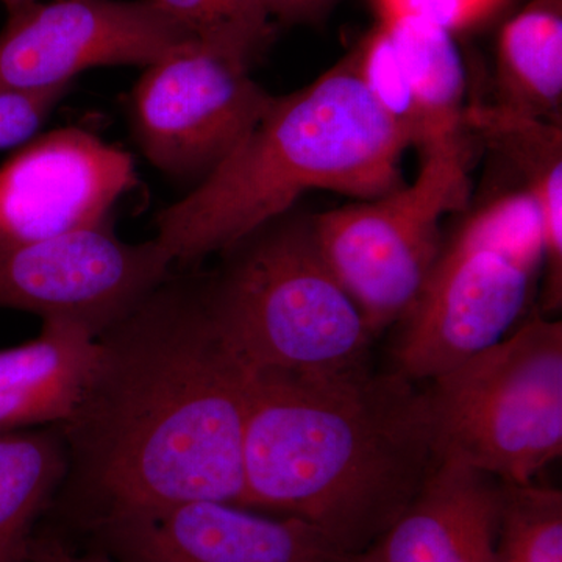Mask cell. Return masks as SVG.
I'll return each instance as SVG.
<instances>
[{
  "label": "cell",
  "instance_id": "cell-20",
  "mask_svg": "<svg viewBox=\"0 0 562 562\" xmlns=\"http://www.w3.org/2000/svg\"><path fill=\"white\" fill-rule=\"evenodd\" d=\"M497 562H562V492L503 484Z\"/></svg>",
  "mask_w": 562,
  "mask_h": 562
},
{
  "label": "cell",
  "instance_id": "cell-12",
  "mask_svg": "<svg viewBox=\"0 0 562 562\" xmlns=\"http://www.w3.org/2000/svg\"><path fill=\"white\" fill-rule=\"evenodd\" d=\"M135 183L132 155L94 133L68 127L36 136L0 166V243L102 227Z\"/></svg>",
  "mask_w": 562,
  "mask_h": 562
},
{
  "label": "cell",
  "instance_id": "cell-4",
  "mask_svg": "<svg viewBox=\"0 0 562 562\" xmlns=\"http://www.w3.org/2000/svg\"><path fill=\"white\" fill-rule=\"evenodd\" d=\"M202 283L227 341L257 372H338L366 364L372 331L322 257L312 222L276 220Z\"/></svg>",
  "mask_w": 562,
  "mask_h": 562
},
{
  "label": "cell",
  "instance_id": "cell-21",
  "mask_svg": "<svg viewBox=\"0 0 562 562\" xmlns=\"http://www.w3.org/2000/svg\"><path fill=\"white\" fill-rule=\"evenodd\" d=\"M508 0H372L380 21L416 16L450 33L475 27L505 9Z\"/></svg>",
  "mask_w": 562,
  "mask_h": 562
},
{
  "label": "cell",
  "instance_id": "cell-14",
  "mask_svg": "<svg viewBox=\"0 0 562 562\" xmlns=\"http://www.w3.org/2000/svg\"><path fill=\"white\" fill-rule=\"evenodd\" d=\"M95 357L98 335L66 321H43L35 339L0 350V432L66 424L80 405Z\"/></svg>",
  "mask_w": 562,
  "mask_h": 562
},
{
  "label": "cell",
  "instance_id": "cell-7",
  "mask_svg": "<svg viewBox=\"0 0 562 562\" xmlns=\"http://www.w3.org/2000/svg\"><path fill=\"white\" fill-rule=\"evenodd\" d=\"M468 132L424 151L408 187L314 216V239L372 335L402 321L442 247L441 221L471 194Z\"/></svg>",
  "mask_w": 562,
  "mask_h": 562
},
{
  "label": "cell",
  "instance_id": "cell-22",
  "mask_svg": "<svg viewBox=\"0 0 562 562\" xmlns=\"http://www.w3.org/2000/svg\"><path fill=\"white\" fill-rule=\"evenodd\" d=\"M69 87L38 92H0V149L35 138Z\"/></svg>",
  "mask_w": 562,
  "mask_h": 562
},
{
  "label": "cell",
  "instance_id": "cell-1",
  "mask_svg": "<svg viewBox=\"0 0 562 562\" xmlns=\"http://www.w3.org/2000/svg\"><path fill=\"white\" fill-rule=\"evenodd\" d=\"M255 369L227 341L194 281H162L98 336L80 405L57 427L61 486L90 522L181 502L241 505Z\"/></svg>",
  "mask_w": 562,
  "mask_h": 562
},
{
  "label": "cell",
  "instance_id": "cell-19",
  "mask_svg": "<svg viewBox=\"0 0 562 562\" xmlns=\"http://www.w3.org/2000/svg\"><path fill=\"white\" fill-rule=\"evenodd\" d=\"M192 38L249 66L268 46L272 18L261 0H147Z\"/></svg>",
  "mask_w": 562,
  "mask_h": 562
},
{
  "label": "cell",
  "instance_id": "cell-25",
  "mask_svg": "<svg viewBox=\"0 0 562 562\" xmlns=\"http://www.w3.org/2000/svg\"><path fill=\"white\" fill-rule=\"evenodd\" d=\"M31 2H33V0H0V3L5 7L9 13H11V11L21 9V7L27 5V3Z\"/></svg>",
  "mask_w": 562,
  "mask_h": 562
},
{
  "label": "cell",
  "instance_id": "cell-24",
  "mask_svg": "<svg viewBox=\"0 0 562 562\" xmlns=\"http://www.w3.org/2000/svg\"><path fill=\"white\" fill-rule=\"evenodd\" d=\"M269 16L295 22L313 20L331 5L333 0H261Z\"/></svg>",
  "mask_w": 562,
  "mask_h": 562
},
{
  "label": "cell",
  "instance_id": "cell-10",
  "mask_svg": "<svg viewBox=\"0 0 562 562\" xmlns=\"http://www.w3.org/2000/svg\"><path fill=\"white\" fill-rule=\"evenodd\" d=\"M192 40L147 0H33L0 32V92L69 87L98 66L147 68Z\"/></svg>",
  "mask_w": 562,
  "mask_h": 562
},
{
  "label": "cell",
  "instance_id": "cell-23",
  "mask_svg": "<svg viewBox=\"0 0 562 562\" xmlns=\"http://www.w3.org/2000/svg\"><path fill=\"white\" fill-rule=\"evenodd\" d=\"M27 562H114L109 554L76 553L54 536H35L29 550Z\"/></svg>",
  "mask_w": 562,
  "mask_h": 562
},
{
  "label": "cell",
  "instance_id": "cell-5",
  "mask_svg": "<svg viewBox=\"0 0 562 562\" xmlns=\"http://www.w3.org/2000/svg\"><path fill=\"white\" fill-rule=\"evenodd\" d=\"M543 266L538 205L492 195L442 244L395 344V371L431 380L502 341L522 319Z\"/></svg>",
  "mask_w": 562,
  "mask_h": 562
},
{
  "label": "cell",
  "instance_id": "cell-6",
  "mask_svg": "<svg viewBox=\"0 0 562 562\" xmlns=\"http://www.w3.org/2000/svg\"><path fill=\"white\" fill-rule=\"evenodd\" d=\"M439 460L530 484L562 452V324L536 314L428 380Z\"/></svg>",
  "mask_w": 562,
  "mask_h": 562
},
{
  "label": "cell",
  "instance_id": "cell-3",
  "mask_svg": "<svg viewBox=\"0 0 562 562\" xmlns=\"http://www.w3.org/2000/svg\"><path fill=\"white\" fill-rule=\"evenodd\" d=\"M409 144L361 79L353 50L319 79L273 99L254 131L157 216L172 265L231 250L312 190L375 199L402 187Z\"/></svg>",
  "mask_w": 562,
  "mask_h": 562
},
{
  "label": "cell",
  "instance_id": "cell-18",
  "mask_svg": "<svg viewBox=\"0 0 562 562\" xmlns=\"http://www.w3.org/2000/svg\"><path fill=\"white\" fill-rule=\"evenodd\" d=\"M66 471L57 427L0 432V562H27L33 527Z\"/></svg>",
  "mask_w": 562,
  "mask_h": 562
},
{
  "label": "cell",
  "instance_id": "cell-13",
  "mask_svg": "<svg viewBox=\"0 0 562 562\" xmlns=\"http://www.w3.org/2000/svg\"><path fill=\"white\" fill-rule=\"evenodd\" d=\"M502 483L439 460L401 516L350 562H497Z\"/></svg>",
  "mask_w": 562,
  "mask_h": 562
},
{
  "label": "cell",
  "instance_id": "cell-15",
  "mask_svg": "<svg viewBox=\"0 0 562 562\" xmlns=\"http://www.w3.org/2000/svg\"><path fill=\"white\" fill-rule=\"evenodd\" d=\"M462 127L497 151L519 173L520 188L541 214L543 232L542 312L562 305V127L502 103L468 105Z\"/></svg>",
  "mask_w": 562,
  "mask_h": 562
},
{
  "label": "cell",
  "instance_id": "cell-8",
  "mask_svg": "<svg viewBox=\"0 0 562 562\" xmlns=\"http://www.w3.org/2000/svg\"><path fill=\"white\" fill-rule=\"evenodd\" d=\"M249 66L192 40L147 66L132 92L136 143L177 180L210 176L272 105Z\"/></svg>",
  "mask_w": 562,
  "mask_h": 562
},
{
  "label": "cell",
  "instance_id": "cell-11",
  "mask_svg": "<svg viewBox=\"0 0 562 562\" xmlns=\"http://www.w3.org/2000/svg\"><path fill=\"white\" fill-rule=\"evenodd\" d=\"M114 562H350L313 525L220 501H192L90 522Z\"/></svg>",
  "mask_w": 562,
  "mask_h": 562
},
{
  "label": "cell",
  "instance_id": "cell-16",
  "mask_svg": "<svg viewBox=\"0 0 562 562\" xmlns=\"http://www.w3.org/2000/svg\"><path fill=\"white\" fill-rule=\"evenodd\" d=\"M497 80L502 105L561 122V0H532L506 22L498 38Z\"/></svg>",
  "mask_w": 562,
  "mask_h": 562
},
{
  "label": "cell",
  "instance_id": "cell-9",
  "mask_svg": "<svg viewBox=\"0 0 562 562\" xmlns=\"http://www.w3.org/2000/svg\"><path fill=\"white\" fill-rule=\"evenodd\" d=\"M160 244L125 243L110 224L35 243H0V308L101 335L172 269Z\"/></svg>",
  "mask_w": 562,
  "mask_h": 562
},
{
  "label": "cell",
  "instance_id": "cell-2",
  "mask_svg": "<svg viewBox=\"0 0 562 562\" xmlns=\"http://www.w3.org/2000/svg\"><path fill=\"white\" fill-rule=\"evenodd\" d=\"M425 391L401 372H255L241 506L364 552L438 464Z\"/></svg>",
  "mask_w": 562,
  "mask_h": 562
},
{
  "label": "cell",
  "instance_id": "cell-17",
  "mask_svg": "<svg viewBox=\"0 0 562 562\" xmlns=\"http://www.w3.org/2000/svg\"><path fill=\"white\" fill-rule=\"evenodd\" d=\"M406 81L424 127V149L464 133L465 79L453 33L416 16L380 21Z\"/></svg>",
  "mask_w": 562,
  "mask_h": 562
}]
</instances>
